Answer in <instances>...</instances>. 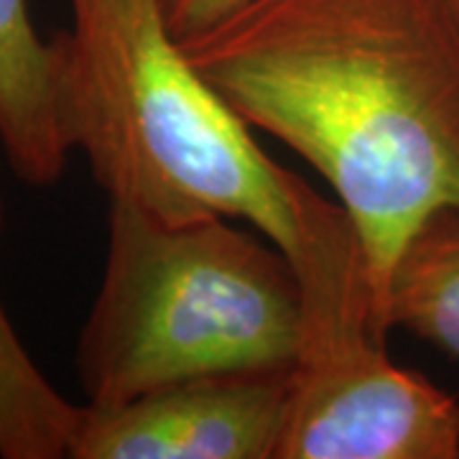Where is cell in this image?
Here are the masks:
<instances>
[{
    "label": "cell",
    "instance_id": "6",
    "mask_svg": "<svg viewBox=\"0 0 459 459\" xmlns=\"http://www.w3.org/2000/svg\"><path fill=\"white\" fill-rule=\"evenodd\" d=\"M0 146L16 179L36 189L62 179L72 156L54 44L33 29L29 0H0Z\"/></svg>",
    "mask_w": 459,
    "mask_h": 459
},
{
    "label": "cell",
    "instance_id": "2",
    "mask_svg": "<svg viewBox=\"0 0 459 459\" xmlns=\"http://www.w3.org/2000/svg\"><path fill=\"white\" fill-rule=\"evenodd\" d=\"M51 36L66 138L115 204L181 222H250L289 253L296 174L271 161L250 126L202 77L164 0H69Z\"/></svg>",
    "mask_w": 459,
    "mask_h": 459
},
{
    "label": "cell",
    "instance_id": "8",
    "mask_svg": "<svg viewBox=\"0 0 459 459\" xmlns=\"http://www.w3.org/2000/svg\"><path fill=\"white\" fill-rule=\"evenodd\" d=\"M82 406L51 385L0 304V457L65 459Z\"/></svg>",
    "mask_w": 459,
    "mask_h": 459
},
{
    "label": "cell",
    "instance_id": "1",
    "mask_svg": "<svg viewBox=\"0 0 459 459\" xmlns=\"http://www.w3.org/2000/svg\"><path fill=\"white\" fill-rule=\"evenodd\" d=\"M250 128L312 164L362 243L377 319L419 228L459 212V18L446 0H250L181 41Z\"/></svg>",
    "mask_w": 459,
    "mask_h": 459
},
{
    "label": "cell",
    "instance_id": "11",
    "mask_svg": "<svg viewBox=\"0 0 459 459\" xmlns=\"http://www.w3.org/2000/svg\"><path fill=\"white\" fill-rule=\"evenodd\" d=\"M0 232H3V197H0Z\"/></svg>",
    "mask_w": 459,
    "mask_h": 459
},
{
    "label": "cell",
    "instance_id": "3",
    "mask_svg": "<svg viewBox=\"0 0 459 459\" xmlns=\"http://www.w3.org/2000/svg\"><path fill=\"white\" fill-rule=\"evenodd\" d=\"M301 283L276 243L207 214L169 222L110 202L108 255L74 368L87 403L255 370H291Z\"/></svg>",
    "mask_w": 459,
    "mask_h": 459
},
{
    "label": "cell",
    "instance_id": "10",
    "mask_svg": "<svg viewBox=\"0 0 459 459\" xmlns=\"http://www.w3.org/2000/svg\"><path fill=\"white\" fill-rule=\"evenodd\" d=\"M449 5H452V11H455V16L459 18V0H446Z\"/></svg>",
    "mask_w": 459,
    "mask_h": 459
},
{
    "label": "cell",
    "instance_id": "9",
    "mask_svg": "<svg viewBox=\"0 0 459 459\" xmlns=\"http://www.w3.org/2000/svg\"><path fill=\"white\" fill-rule=\"evenodd\" d=\"M250 0H164L166 18L179 41H189L240 11Z\"/></svg>",
    "mask_w": 459,
    "mask_h": 459
},
{
    "label": "cell",
    "instance_id": "5",
    "mask_svg": "<svg viewBox=\"0 0 459 459\" xmlns=\"http://www.w3.org/2000/svg\"><path fill=\"white\" fill-rule=\"evenodd\" d=\"M291 370L225 373L82 406L69 459H276Z\"/></svg>",
    "mask_w": 459,
    "mask_h": 459
},
{
    "label": "cell",
    "instance_id": "7",
    "mask_svg": "<svg viewBox=\"0 0 459 459\" xmlns=\"http://www.w3.org/2000/svg\"><path fill=\"white\" fill-rule=\"evenodd\" d=\"M385 325L459 360V212L434 214L398 255Z\"/></svg>",
    "mask_w": 459,
    "mask_h": 459
},
{
    "label": "cell",
    "instance_id": "4",
    "mask_svg": "<svg viewBox=\"0 0 459 459\" xmlns=\"http://www.w3.org/2000/svg\"><path fill=\"white\" fill-rule=\"evenodd\" d=\"M301 347L276 459H459V401L388 358L358 230L296 174Z\"/></svg>",
    "mask_w": 459,
    "mask_h": 459
}]
</instances>
